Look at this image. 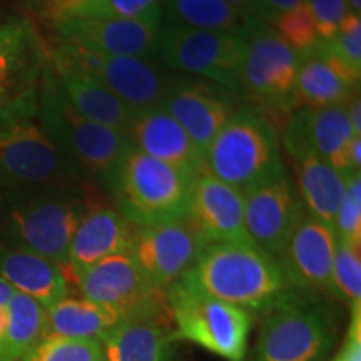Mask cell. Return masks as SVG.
I'll list each match as a JSON object with an SVG mask.
<instances>
[{
    "instance_id": "6da1fadb",
    "label": "cell",
    "mask_w": 361,
    "mask_h": 361,
    "mask_svg": "<svg viewBox=\"0 0 361 361\" xmlns=\"http://www.w3.org/2000/svg\"><path fill=\"white\" fill-rule=\"evenodd\" d=\"M39 116L75 180L111 189L130 146L128 135L80 116L59 87L49 61L39 84Z\"/></svg>"
},
{
    "instance_id": "7a4b0ae2",
    "label": "cell",
    "mask_w": 361,
    "mask_h": 361,
    "mask_svg": "<svg viewBox=\"0 0 361 361\" xmlns=\"http://www.w3.org/2000/svg\"><path fill=\"white\" fill-rule=\"evenodd\" d=\"M179 283L252 316H263L291 290L273 256L238 243L207 245Z\"/></svg>"
},
{
    "instance_id": "3957f363",
    "label": "cell",
    "mask_w": 361,
    "mask_h": 361,
    "mask_svg": "<svg viewBox=\"0 0 361 361\" xmlns=\"http://www.w3.org/2000/svg\"><path fill=\"white\" fill-rule=\"evenodd\" d=\"M333 310L313 293L290 290L263 314L245 361H324L336 343Z\"/></svg>"
},
{
    "instance_id": "277c9868",
    "label": "cell",
    "mask_w": 361,
    "mask_h": 361,
    "mask_svg": "<svg viewBox=\"0 0 361 361\" xmlns=\"http://www.w3.org/2000/svg\"><path fill=\"white\" fill-rule=\"evenodd\" d=\"M196 176L129 146L109 191L135 228L173 223L188 216Z\"/></svg>"
},
{
    "instance_id": "5b68a950",
    "label": "cell",
    "mask_w": 361,
    "mask_h": 361,
    "mask_svg": "<svg viewBox=\"0 0 361 361\" xmlns=\"http://www.w3.org/2000/svg\"><path fill=\"white\" fill-rule=\"evenodd\" d=\"M30 191L7 207L0 226L4 243L35 252L67 274L71 241L87 213V201L72 186Z\"/></svg>"
},
{
    "instance_id": "8992f818",
    "label": "cell",
    "mask_w": 361,
    "mask_h": 361,
    "mask_svg": "<svg viewBox=\"0 0 361 361\" xmlns=\"http://www.w3.org/2000/svg\"><path fill=\"white\" fill-rule=\"evenodd\" d=\"M39 116V94L0 112V189L78 186Z\"/></svg>"
},
{
    "instance_id": "52a82bcc",
    "label": "cell",
    "mask_w": 361,
    "mask_h": 361,
    "mask_svg": "<svg viewBox=\"0 0 361 361\" xmlns=\"http://www.w3.org/2000/svg\"><path fill=\"white\" fill-rule=\"evenodd\" d=\"M204 171L241 192L286 173L273 123L255 107L234 111L207 147Z\"/></svg>"
},
{
    "instance_id": "ba28073f",
    "label": "cell",
    "mask_w": 361,
    "mask_h": 361,
    "mask_svg": "<svg viewBox=\"0 0 361 361\" xmlns=\"http://www.w3.org/2000/svg\"><path fill=\"white\" fill-rule=\"evenodd\" d=\"M168 303L176 338L196 343L226 361L246 360L255 319L251 313L179 281L168 290Z\"/></svg>"
},
{
    "instance_id": "9c48e42d",
    "label": "cell",
    "mask_w": 361,
    "mask_h": 361,
    "mask_svg": "<svg viewBox=\"0 0 361 361\" xmlns=\"http://www.w3.org/2000/svg\"><path fill=\"white\" fill-rule=\"evenodd\" d=\"M47 61L57 69L97 80L134 112L159 106L171 84L151 59L102 54L66 42L47 49Z\"/></svg>"
},
{
    "instance_id": "30bf717a",
    "label": "cell",
    "mask_w": 361,
    "mask_h": 361,
    "mask_svg": "<svg viewBox=\"0 0 361 361\" xmlns=\"http://www.w3.org/2000/svg\"><path fill=\"white\" fill-rule=\"evenodd\" d=\"M239 35L245 40L241 89L266 109L290 112L298 71L310 54L295 51L258 17L250 16Z\"/></svg>"
},
{
    "instance_id": "8fae6325",
    "label": "cell",
    "mask_w": 361,
    "mask_h": 361,
    "mask_svg": "<svg viewBox=\"0 0 361 361\" xmlns=\"http://www.w3.org/2000/svg\"><path fill=\"white\" fill-rule=\"evenodd\" d=\"M243 54L245 40L238 34L166 24L161 27L156 57L173 71L239 90Z\"/></svg>"
},
{
    "instance_id": "7c38bea8",
    "label": "cell",
    "mask_w": 361,
    "mask_h": 361,
    "mask_svg": "<svg viewBox=\"0 0 361 361\" xmlns=\"http://www.w3.org/2000/svg\"><path fill=\"white\" fill-rule=\"evenodd\" d=\"M85 300L114 310L123 319H164L168 291L156 286L130 255H117L89 266L74 276Z\"/></svg>"
},
{
    "instance_id": "4fadbf2b",
    "label": "cell",
    "mask_w": 361,
    "mask_h": 361,
    "mask_svg": "<svg viewBox=\"0 0 361 361\" xmlns=\"http://www.w3.org/2000/svg\"><path fill=\"white\" fill-rule=\"evenodd\" d=\"M206 246L204 239L184 218L144 228L134 226L130 256L156 286L168 291L184 276Z\"/></svg>"
},
{
    "instance_id": "5bb4252c",
    "label": "cell",
    "mask_w": 361,
    "mask_h": 361,
    "mask_svg": "<svg viewBox=\"0 0 361 361\" xmlns=\"http://www.w3.org/2000/svg\"><path fill=\"white\" fill-rule=\"evenodd\" d=\"M45 64L47 49L32 22L0 24V112L37 97Z\"/></svg>"
},
{
    "instance_id": "9a60e30c",
    "label": "cell",
    "mask_w": 361,
    "mask_h": 361,
    "mask_svg": "<svg viewBox=\"0 0 361 361\" xmlns=\"http://www.w3.org/2000/svg\"><path fill=\"white\" fill-rule=\"evenodd\" d=\"M338 236L331 224L306 214L276 256L291 290L329 291Z\"/></svg>"
},
{
    "instance_id": "2e32d148",
    "label": "cell",
    "mask_w": 361,
    "mask_h": 361,
    "mask_svg": "<svg viewBox=\"0 0 361 361\" xmlns=\"http://www.w3.org/2000/svg\"><path fill=\"white\" fill-rule=\"evenodd\" d=\"M243 194L245 224L252 245L276 259L306 213L300 197L293 191L286 173Z\"/></svg>"
},
{
    "instance_id": "e0dca14e",
    "label": "cell",
    "mask_w": 361,
    "mask_h": 361,
    "mask_svg": "<svg viewBox=\"0 0 361 361\" xmlns=\"http://www.w3.org/2000/svg\"><path fill=\"white\" fill-rule=\"evenodd\" d=\"M186 219L206 245H252L245 224V194L201 171L194 179Z\"/></svg>"
},
{
    "instance_id": "ac0fdd59",
    "label": "cell",
    "mask_w": 361,
    "mask_h": 361,
    "mask_svg": "<svg viewBox=\"0 0 361 361\" xmlns=\"http://www.w3.org/2000/svg\"><path fill=\"white\" fill-rule=\"evenodd\" d=\"M162 20L78 19L54 24L57 42L102 54L154 59Z\"/></svg>"
},
{
    "instance_id": "d6986e66",
    "label": "cell",
    "mask_w": 361,
    "mask_h": 361,
    "mask_svg": "<svg viewBox=\"0 0 361 361\" xmlns=\"http://www.w3.org/2000/svg\"><path fill=\"white\" fill-rule=\"evenodd\" d=\"M159 106L178 121L202 156L234 112L226 89L200 80H171Z\"/></svg>"
},
{
    "instance_id": "ffe728a7",
    "label": "cell",
    "mask_w": 361,
    "mask_h": 361,
    "mask_svg": "<svg viewBox=\"0 0 361 361\" xmlns=\"http://www.w3.org/2000/svg\"><path fill=\"white\" fill-rule=\"evenodd\" d=\"M356 137L346 104L329 107H300L283 130L284 147H305L341 173L348 169V147Z\"/></svg>"
},
{
    "instance_id": "44dd1931",
    "label": "cell",
    "mask_w": 361,
    "mask_h": 361,
    "mask_svg": "<svg viewBox=\"0 0 361 361\" xmlns=\"http://www.w3.org/2000/svg\"><path fill=\"white\" fill-rule=\"evenodd\" d=\"M128 139L130 147L154 159L194 174L204 171V156L178 121L161 106L135 111Z\"/></svg>"
},
{
    "instance_id": "7402d4cb",
    "label": "cell",
    "mask_w": 361,
    "mask_h": 361,
    "mask_svg": "<svg viewBox=\"0 0 361 361\" xmlns=\"http://www.w3.org/2000/svg\"><path fill=\"white\" fill-rule=\"evenodd\" d=\"M134 226L111 207H89L72 236L67 259V278L99 261L117 255H130Z\"/></svg>"
},
{
    "instance_id": "603a6c76",
    "label": "cell",
    "mask_w": 361,
    "mask_h": 361,
    "mask_svg": "<svg viewBox=\"0 0 361 361\" xmlns=\"http://www.w3.org/2000/svg\"><path fill=\"white\" fill-rule=\"evenodd\" d=\"M360 92V78L322 45L305 57L293 89V107H329L348 104Z\"/></svg>"
},
{
    "instance_id": "cb8c5ba5",
    "label": "cell",
    "mask_w": 361,
    "mask_h": 361,
    "mask_svg": "<svg viewBox=\"0 0 361 361\" xmlns=\"http://www.w3.org/2000/svg\"><path fill=\"white\" fill-rule=\"evenodd\" d=\"M295 168L300 201L306 214L335 224L338 207L346 189L350 173H341L305 147H284ZM335 228V226H333Z\"/></svg>"
},
{
    "instance_id": "d4e9b609",
    "label": "cell",
    "mask_w": 361,
    "mask_h": 361,
    "mask_svg": "<svg viewBox=\"0 0 361 361\" xmlns=\"http://www.w3.org/2000/svg\"><path fill=\"white\" fill-rule=\"evenodd\" d=\"M0 278L49 310L69 295V278L64 269L35 252L0 241Z\"/></svg>"
},
{
    "instance_id": "484cf974",
    "label": "cell",
    "mask_w": 361,
    "mask_h": 361,
    "mask_svg": "<svg viewBox=\"0 0 361 361\" xmlns=\"http://www.w3.org/2000/svg\"><path fill=\"white\" fill-rule=\"evenodd\" d=\"M174 331L164 319H126L101 341L104 361H174Z\"/></svg>"
},
{
    "instance_id": "4316f807",
    "label": "cell",
    "mask_w": 361,
    "mask_h": 361,
    "mask_svg": "<svg viewBox=\"0 0 361 361\" xmlns=\"http://www.w3.org/2000/svg\"><path fill=\"white\" fill-rule=\"evenodd\" d=\"M51 69L67 101L80 116L128 135L134 111L129 109L123 101H119L109 89L78 72L57 69L52 66Z\"/></svg>"
},
{
    "instance_id": "83f0119b",
    "label": "cell",
    "mask_w": 361,
    "mask_h": 361,
    "mask_svg": "<svg viewBox=\"0 0 361 361\" xmlns=\"http://www.w3.org/2000/svg\"><path fill=\"white\" fill-rule=\"evenodd\" d=\"M123 322V316L114 310L92 303L82 296L74 298L67 295L47 310L45 335L101 343Z\"/></svg>"
},
{
    "instance_id": "f1b7e54d",
    "label": "cell",
    "mask_w": 361,
    "mask_h": 361,
    "mask_svg": "<svg viewBox=\"0 0 361 361\" xmlns=\"http://www.w3.org/2000/svg\"><path fill=\"white\" fill-rule=\"evenodd\" d=\"M49 24L78 19L162 20L161 0H34Z\"/></svg>"
},
{
    "instance_id": "f546056e",
    "label": "cell",
    "mask_w": 361,
    "mask_h": 361,
    "mask_svg": "<svg viewBox=\"0 0 361 361\" xmlns=\"http://www.w3.org/2000/svg\"><path fill=\"white\" fill-rule=\"evenodd\" d=\"M161 12L166 24L238 35L250 19L224 0H161Z\"/></svg>"
},
{
    "instance_id": "4dcf8cb0",
    "label": "cell",
    "mask_w": 361,
    "mask_h": 361,
    "mask_svg": "<svg viewBox=\"0 0 361 361\" xmlns=\"http://www.w3.org/2000/svg\"><path fill=\"white\" fill-rule=\"evenodd\" d=\"M47 333V310L30 296L13 291L0 361H22Z\"/></svg>"
},
{
    "instance_id": "1f68e13d",
    "label": "cell",
    "mask_w": 361,
    "mask_h": 361,
    "mask_svg": "<svg viewBox=\"0 0 361 361\" xmlns=\"http://www.w3.org/2000/svg\"><path fill=\"white\" fill-rule=\"evenodd\" d=\"M329 293L348 303L351 310L361 308V246L338 241Z\"/></svg>"
},
{
    "instance_id": "d6a6232c",
    "label": "cell",
    "mask_w": 361,
    "mask_h": 361,
    "mask_svg": "<svg viewBox=\"0 0 361 361\" xmlns=\"http://www.w3.org/2000/svg\"><path fill=\"white\" fill-rule=\"evenodd\" d=\"M22 361H104L101 343L45 335Z\"/></svg>"
},
{
    "instance_id": "836d02e7",
    "label": "cell",
    "mask_w": 361,
    "mask_h": 361,
    "mask_svg": "<svg viewBox=\"0 0 361 361\" xmlns=\"http://www.w3.org/2000/svg\"><path fill=\"white\" fill-rule=\"evenodd\" d=\"M286 44L298 52L311 54L319 45L318 30L308 4H301L291 11L281 13L276 20L269 24Z\"/></svg>"
},
{
    "instance_id": "e575fe53",
    "label": "cell",
    "mask_w": 361,
    "mask_h": 361,
    "mask_svg": "<svg viewBox=\"0 0 361 361\" xmlns=\"http://www.w3.org/2000/svg\"><path fill=\"white\" fill-rule=\"evenodd\" d=\"M338 241L361 246V173H350L335 218Z\"/></svg>"
},
{
    "instance_id": "d590c367",
    "label": "cell",
    "mask_w": 361,
    "mask_h": 361,
    "mask_svg": "<svg viewBox=\"0 0 361 361\" xmlns=\"http://www.w3.org/2000/svg\"><path fill=\"white\" fill-rule=\"evenodd\" d=\"M319 45L361 78V16L348 13L338 27L335 37Z\"/></svg>"
},
{
    "instance_id": "8d00e7d4",
    "label": "cell",
    "mask_w": 361,
    "mask_h": 361,
    "mask_svg": "<svg viewBox=\"0 0 361 361\" xmlns=\"http://www.w3.org/2000/svg\"><path fill=\"white\" fill-rule=\"evenodd\" d=\"M318 30L319 42H328L335 37L338 27L348 16L346 0H306Z\"/></svg>"
},
{
    "instance_id": "74e56055",
    "label": "cell",
    "mask_w": 361,
    "mask_h": 361,
    "mask_svg": "<svg viewBox=\"0 0 361 361\" xmlns=\"http://www.w3.org/2000/svg\"><path fill=\"white\" fill-rule=\"evenodd\" d=\"M335 361H361V308L351 310L348 335Z\"/></svg>"
},
{
    "instance_id": "f35d334b",
    "label": "cell",
    "mask_w": 361,
    "mask_h": 361,
    "mask_svg": "<svg viewBox=\"0 0 361 361\" xmlns=\"http://www.w3.org/2000/svg\"><path fill=\"white\" fill-rule=\"evenodd\" d=\"M306 0H256V17L266 24H271L284 12L291 11Z\"/></svg>"
},
{
    "instance_id": "ab89813d",
    "label": "cell",
    "mask_w": 361,
    "mask_h": 361,
    "mask_svg": "<svg viewBox=\"0 0 361 361\" xmlns=\"http://www.w3.org/2000/svg\"><path fill=\"white\" fill-rule=\"evenodd\" d=\"M346 112H348V119L356 137H361V99L360 92H356L353 97L346 104Z\"/></svg>"
},
{
    "instance_id": "60d3db41",
    "label": "cell",
    "mask_w": 361,
    "mask_h": 361,
    "mask_svg": "<svg viewBox=\"0 0 361 361\" xmlns=\"http://www.w3.org/2000/svg\"><path fill=\"white\" fill-rule=\"evenodd\" d=\"M348 169L350 173H361V137H355L348 147Z\"/></svg>"
},
{
    "instance_id": "b9f144b4",
    "label": "cell",
    "mask_w": 361,
    "mask_h": 361,
    "mask_svg": "<svg viewBox=\"0 0 361 361\" xmlns=\"http://www.w3.org/2000/svg\"><path fill=\"white\" fill-rule=\"evenodd\" d=\"M224 2L236 7L238 11L247 13V16L256 17V0H224Z\"/></svg>"
},
{
    "instance_id": "7bdbcfd3",
    "label": "cell",
    "mask_w": 361,
    "mask_h": 361,
    "mask_svg": "<svg viewBox=\"0 0 361 361\" xmlns=\"http://www.w3.org/2000/svg\"><path fill=\"white\" fill-rule=\"evenodd\" d=\"M12 295H13V288L6 281V279L0 278V308H4V306L8 305Z\"/></svg>"
},
{
    "instance_id": "ee69618b",
    "label": "cell",
    "mask_w": 361,
    "mask_h": 361,
    "mask_svg": "<svg viewBox=\"0 0 361 361\" xmlns=\"http://www.w3.org/2000/svg\"><path fill=\"white\" fill-rule=\"evenodd\" d=\"M346 6H348L350 13L361 16V0H346Z\"/></svg>"
}]
</instances>
